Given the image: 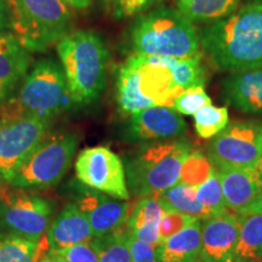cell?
I'll list each match as a JSON object with an SVG mask.
<instances>
[{
	"instance_id": "4316f807",
	"label": "cell",
	"mask_w": 262,
	"mask_h": 262,
	"mask_svg": "<svg viewBox=\"0 0 262 262\" xmlns=\"http://www.w3.org/2000/svg\"><path fill=\"white\" fill-rule=\"evenodd\" d=\"M202 58H170L168 66L171 72L173 81L179 89L187 90L191 88L204 86L205 72L203 68Z\"/></svg>"
},
{
	"instance_id": "7c38bea8",
	"label": "cell",
	"mask_w": 262,
	"mask_h": 262,
	"mask_svg": "<svg viewBox=\"0 0 262 262\" xmlns=\"http://www.w3.org/2000/svg\"><path fill=\"white\" fill-rule=\"evenodd\" d=\"M83 186L75 188L74 205L86 216L94 237L114 233L125 227L130 215L127 201L113 199L104 193Z\"/></svg>"
},
{
	"instance_id": "3957f363",
	"label": "cell",
	"mask_w": 262,
	"mask_h": 262,
	"mask_svg": "<svg viewBox=\"0 0 262 262\" xmlns=\"http://www.w3.org/2000/svg\"><path fill=\"white\" fill-rule=\"evenodd\" d=\"M57 54L72 102L96 101L106 86L108 50L96 33L74 31L57 42Z\"/></svg>"
},
{
	"instance_id": "8fae6325",
	"label": "cell",
	"mask_w": 262,
	"mask_h": 262,
	"mask_svg": "<svg viewBox=\"0 0 262 262\" xmlns=\"http://www.w3.org/2000/svg\"><path fill=\"white\" fill-rule=\"evenodd\" d=\"M75 173L86 187L119 201L130 199L124 164L108 147L97 146L81 150L75 160Z\"/></svg>"
},
{
	"instance_id": "8992f818",
	"label": "cell",
	"mask_w": 262,
	"mask_h": 262,
	"mask_svg": "<svg viewBox=\"0 0 262 262\" xmlns=\"http://www.w3.org/2000/svg\"><path fill=\"white\" fill-rule=\"evenodd\" d=\"M11 32L29 52H42L67 34L71 12L62 0H10Z\"/></svg>"
},
{
	"instance_id": "ac0fdd59",
	"label": "cell",
	"mask_w": 262,
	"mask_h": 262,
	"mask_svg": "<svg viewBox=\"0 0 262 262\" xmlns=\"http://www.w3.org/2000/svg\"><path fill=\"white\" fill-rule=\"evenodd\" d=\"M237 216L239 238L234 262H262V194Z\"/></svg>"
},
{
	"instance_id": "836d02e7",
	"label": "cell",
	"mask_w": 262,
	"mask_h": 262,
	"mask_svg": "<svg viewBox=\"0 0 262 262\" xmlns=\"http://www.w3.org/2000/svg\"><path fill=\"white\" fill-rule=\"evenodd\" d=\"M91 241L71 245V247L67 248L56 249L55 251L67 262H100L96 249H95Z\"/></svg>"
},
{
	"instance_id": "e575fe53",
	"label": "cell",
	"mask_w": 262,
	"mask_h": 262,
	"mask_svg": "<svg viewBox=\"0 0 262 262\" xmlns=\"http://www.w3.org/2000/svg\"><path fill=\"white\" fill-rule=\"evenodd\" d=\"M129 233V232H127ZM129 247L133 262H158L157 247L129 234Z\"/></svg>"
},
{
	"instance_id": "2e32d148",
	"label": "cell",
	"mask_w": 262,
	"mask_h": 262,
	"mask_svg": "<svg viewBox=\"0 0 262 262\" xmlns=\"http://www.w3.org/2000/svg\"><path fill=\"white\" fill-rule=\"evenodd\" d=\"M222 97L238 111L262 116V68L228 75L222 81Z\"/></svg>"
},
{
	"instance_id": "d6986e66",
	"label": "cell",
	"mask_w": 262,
	"mask_h": 262,
	"mask_svg": "<svg viewBox=\"0 0 262 262\" xmlns=\"http://www.w3.org/2000/svg\"><path fill=\"white\" fill-rule=\"evenodd\" d=\"M225 204L228 210L239 211L250 206L262 194L251 169H217Z\"/></svg>"
},
{
	"instance_id": "8d00e7d4",
	"label": "cell",
	"mask_w": 262,
	"mask_h": 262,
	"mask_svg": "<svg viewBox=\"0 0 262 262\" xmlns=\"http://www.w3.org/2000/svg\"><path fill=\"white\" fill-rule=\"evenodd\" d=\"M253 173H254V178L256 180L258 187L262 191V152L260 158H258L257 163L255 164V166L253 168Z\"/></svg>"
},
{
	"instance_id": "9c48e42d",
	"label": "cell",
	"mask_w": 262,
	"mask_h": 262,
	"mask_svg": "<svg viewBox=\"0 0 262 262\" xmlns=\"http://www.w3.org/2000/svg\"><path fill=\"white\" fill-rule=\"evenodd\" d=\"M50 119L11 116L0 119V176L9 181L28 156L45 139Z\"/></svg>"
},
{
	"instance_id": "44dd1931",
	"label": "cell",
	"mask_w": 262,
	"mask_h": 262,
	"mask_svg": "<svg viewBox=\"0 0 262 262\" xmlns=\"http://www.w3.org/2000/svg\"><path fill=\"white\" fill-rule=\"evenodd\" d=\"M163 215V208L156 196L140 198L126 222V229L130 235L140 241L158 247L159 224Z\"/></svg>"
},
{
	"instance_id": "52a82bcc",
	"label": "cell",
	"mask_w": 262,
	"mask_h": 262,
	"mask_svg": "<svg viewBox=\"0 0 262 262\" xmlns=\"http://www.w3.org/2000/svg\"><path fill=\"white\" fill-rule=\"evenodd\" d=\"M79 139L73 133L45 137L9 180L11 187L48 188L63 179L74 158Z\"/></svg>"
},
{
	"instance_id": "e0dca14e",
	"label": "cell",
	"mask_w": 262,
	"mask_h": 262,
	"mask_svg": "<svg viewBox=\"0 0 262 262\" xmlns=\"http://www.w3.org/2000/svg\"><path fill=\"white\" fill-rule=\"evenodd\" d=\"M47 237L50 249L56 250L90 242L94 233L86 216L74 204H68L51 222Z\"/></svg>"
},
{
	"instance_id": "1f68e13d",
	"label": "cell",
	"mask_w": 262,
	"mask_h": 262,
	"mask_svg": "<svg viewBox=\"0 0 262 262\" xmlns=\"http://www.w3.org/2000/svg\"><path fill=\"white\" fill-rule=\"evenodd\" d=\"M196 220H199V219L182 214V212L163 210V215L159 224V244Z\"/></svg>"
},
{
	"instance_id": "9a60e30c",
	"label": "cell",
	"mask_w": 262,
	"mask_h": 262,
	"mask_svg": "<svg viewBox=\"0 0 262 262\" xmlns=\"http://www.w3.org/2000/svg\"><path fill=\"white\" fill-rule=\"evenodd\" d=\"M31 52L11 31L0 34V103L9 100L17 84L27 75Z\"/></svg>"
},
{
	"instance_id": "74e56055",
	"label": "cell",
	"mask_w": 262,
	"mask_h": 262,
	"mask_svg": "<svg viewBox=\"0 0 262 262\" xmlns=\"http://www.w3.org/2000/svg\"><path fill=\"white\" fill-rule=\"evenodd\" d=\"M39 262H67V261H64L63 258L56 253V251L52 250V249H49Z\"/></svg>"
},
{
	"instance_id": "5b68a950",
	"label": "cell",
	"mask_w": 262,
	"mask_h": 262,
	"mask_svg": "<svg viewBox=\"0 0 262 262\" xmlns=\"http://www.w3.org/2000/svg\"><path fill=\"white\" fill-rule=\"evenodd\" d=\"M68 101L72 98L62 66L44 58L26 75L17 98L6 101L3 117L26 114L50 119L67 107Z\"/></svg>"
},
{
	"instance_id": "ba28073f",
	"label": "cell",
	"mask_w": 262,
	"mask_h": 262,
	"mask_svg": "<svg viewBox=\"0 0 262 262\" xmlns=\"http://www.w3.org/2000/svg\"><path fill=\"white\" fill-rule=\"evenodd\" d=\"M261 152V120H237L212 137L206 157L216 169H251Z\"/></svg>"
},
{
	"instance_id": "5bb4252c",
	"label": "cell",
	"mask_w": 262,
	"mask_h": 262,
	"mask_svg": "<svg viewBox=\"0 0 262 262\" xmlns=\"http://www.w3.org/2000/svg\"><path fill=\"white\" fill-rule=\"evenodd\" d=\"M239 238L238 216L227 212L203 220L198 262H234Z\"/></svg>"
},
{
	"instance_id": "f1b7e54d",
	"label": "cell",
	"mask_w": 262,
	"mask_h": 262,
	"mask_svg": "<svg viewBox=\"0 0 262 262\" xmlns=\"http://www.w3.org/2000/svg\"><path fill=\"white\" fill-rule=\"evenodd\" d=\"M228 124V111L226 107L212 104L204 106L194 114L195 131L202 139H212Z\"/></svg>"
},
{
	"instance_id": "4fadbf2b",
	"label": "cell",
	"mask_w": 262,
	"mask_h": 262,
	"mask_svg": "<svg viewBox=\"0 0 262 262\" xmlns=\"http://www.w3.org/2000/svg\"><path fill=\"white\" fill-rule=\"evenodd\" d=\"M187 129L181 114L172 108L152 106L131 114L126 127V139L135 142L178 139Z\"/></svg>"
},
{
	"instance_id": "f35d334b",
	"label": "cell",
	"mask_w": 262,
	"mask_h": 262,
	"mask_svg": "<svg viewBox=\"0 0 262 262\" xmlns=\"http://www.w3.org/2000/svg\"><path fill=\"white\" fill-rule=\"evenodd\" d=\"M63 3H67L68 5L73 6L74 9L78 10H83L89 8L91 0H62Z\"/></svg>"
},
{
	"instance_id": "4dcf8cb0",
	"label": "cell",
	"mask_w": 262,
	"mask_h": 262,
	"mask_svg": "<svg viewBox=\"0 0 262 262\" xmlns=\"http://www.w3.org/2000/svg\"><path fill=\"white\" fill-rule=\"evenodd\" d=\"M208 104H211V98L206 94L204 86H196L182 91L173 101L172 110L183 116H194Z\"/></svg>"
},
{
	"instance_id": "d6a6232c",
	"label": "cell",
	"mask_w": 262,
	"mask_h": 262,
	"mask_svg": "<svg viewBox=\"0 0 262 262\" xmlns=\"http://www.w3.org/2000/svg\"><path fill=\"white\" fill-rule=\"evenodd\" d=\"M113 16L118 19L133 17L146 12L163 0H110Z\"/></svg>"
},
{
	"instance_id": "ffe728a7",
	"label": "cell",
	"mask_w": 262,
	"mask_h": 262,
	"mask_svg": "<svg viewBox=\"0 0 262 262\" xmlns=\"http://www.w3.org/2000/svg\"><path fill=\"white\" fill-rule=\"evenodd\" d=\"M202 248V220H196L157 247L158 262H198Z\"/></svg>"
},
{
	"instance_id": "cb8c5ba5",
	"label": "cell",
	"mask_w": 262,
	"mask_h": 262,
	"mask_svg": "<svg viewBox=\"0 0 262 262\" xmlns=\"http://www.w3.org/2000/svg\"><path fill=\"white\" fill-rule=\"evenodd\" d=\"M178 10L193 24L210 25L238 8L239 0H178Z\"/></svg>"
},
{
	"instance_id": "603a6c76",
	"label": "cell",
	"mask_w": 262,
	"mask_h": 262,
	"mask_svg": "<svg viewBox=\"0 0 262 262\" xmlns=\"http://www.w3.org/2000/svg\"><path fill=\"white\" fill-rule=\"evenodd\" d=\"M49 249L47 235L34 241L9 234L0 239V262H39Z\"/></svg>"
},
{
	"instance_id": "83f0119b",
	"label": "cell",
	"mask_w": 262,
	"mask_h": 262,
	"mask_svg": "<svg viewBox=\"0 0 262 262\" xmlns=\"http://www.w3.org/2000/svg\"><path fill=\"white\" fill-rule=\"evenodd\" d=\"M196 195H198V201L205 210L208 219L229 212L228 208L225 204L220 176H219V171L215 166L209 179L198 187Z\"/></svg>"
},
{
	"instance_id": "7402d4cb",
	"label": "cell",
	"mask_w": 262,
	"mask_h": 262,
	"mask_svg": "<svg viewBox=\"0 0 262 262\" xmlns=\"http://www.w3.org/2000/svg\"><path fill=\"white\" fill-rule=\"evenodd\" d=\"M118 104L125 116L152 107V103L142 96L139 84V68L133 56L127 58L118 74Z\"/></svg>"
},
{
	"instance_id": "6da1fadb",
	"label": "cell",
	"mask_w": 262,
	"mask_h": 262,
	"mask_svg": "<svg viewBox=\"0 0 262 262\" xmlns=\"http://www.w3.org/2000/svg\"><path fill=\"white\" fill-rule=\"evenodd\" d=\"M201 48L224 72L262 68V5L248 3L199 32Z\"/></svg>"
},
{
	"instance_id": "277c9868",
	"label": "cell",
	"mask_w": 262,
	"mask_h": 262,
	"mask_svg": "<svg viewBox=\"0 0 262 262\" xmlns=\"http://www.w3.org/2000/svg\"><path fill=\"white\" fill-rule=\"evenodd\" d=\"M192 150V143L181 137L141 147L124 165L129 192L139 198H157L179 182L182 164Z\"/></svg>"
},
{
	"instance_id": "7a4b0ae2",
	"label": "cell",
	"mask_w": 262,
	"mask_h": 262,
	"mask_svg": "<svg viewBox=\"0 0 262 262\" xmlns=\"http://www.w3.org/2000/svg\"><path fill=\"white\" fill-rule=\"evenodd\" d=\"M129 38L136 55L170 58H202L203 55L199 32L178 9L160 6L139 16Z\"/></svg>"
},
{
	"instance_id": "d4e9b609",
	"label": "cell",
	"mask_w": 262,
	"mask_h": 262,
	"mask_svg": "<svg viewBox=\"0 0 262 262\" xmlns=\"http://www.w3.org/2000/svg\"><path fill=\"white\" fill-rule=\"evenodd\" d=\"M196 192H198V187L178 182L175 186L160 193L157 199L162 205L163 210L179 211L199 219V220H205L208 216L198 201Z\"/></svg>"
},
{
	"instance_id": "d590c367",
	"label": "cell",
	"mask_w": 262,
	"mask_h": 262,
	"mask_svg": "<svg viewBox=\"0 0 262 262\" xmlns=\"http://www.w3.org/2000/svg\"><path fill=\"white\" fill-rule=\"evenodd\" d=\"M11 3L10 0H0V34L11 31Z\"/></svg>"
},
{
	"instance_id": "f546056e",
	"label": "cell",
	"mask_w": 262,
	"mask_h": 262,
	"mask_svg": "<svg viewBox=\"0 0 262 262\" xmlns=\"http://www.w3.org/2000/svg\"><path fill=\"white\" fill-rule=\"evenodd\" d=\"M214 165L206 156L199 150H192L182 164L180 173V183L193 187H199L209 179Z\"/></svg>"
},
{
	"instance_id": "ab89813d",
	"label": "cell",
	"mask_w": 262,
	"mask_h": 262,
	"mask_svg": "<svg viewBox=\"0 0 262 262\" xmlns=\"http://www.w3.org/2000/svg\"><path fill=\"white\" fill-rule=\"evenodd\" d=\"M251 3H258V4L262 5V0H251Z\"/></svg>"
},
{
	"instance_id": "30bf717a",
	"label": "cell",
	"mask_w": 262,
	"mask_h": 262,
	"mask_svg": "<svg viewBox=\"0 0 262 262\" xmlns=\"http://www.w3.org/2000/svg\"><path fill=\"white\" fill-rule=\"evenodd\" d=\"M52 205L21 188L0 187V221L12 234L39 241L51 225Z\"/></svg>"
},
{
	"instance_id": "484cf974",
	"label": "cell",
	"mask_w": 262,
	"mask_h": 262,
	"mask_svg": "<svg viewBox=\"0 0 262 262\" xmlns=\"http://www.w3.org/2000/svg\"><path fill=\"white\" fill-rule=\"evenodd\" d=\"M93 244L100 262H133L129 247V233L124 227L114 233L94 237Z\"/></svg>"
}]
</instances>
